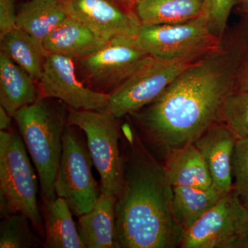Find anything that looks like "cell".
<instances>
[{
    "instance_id": "6da1fadb",
    "label": "cell",
    "mask_w": 248,
    "mask_h": 248,
    "mask_svg": "<svg viewBox=\"0 0 248 248\" xmlns=\"http://www.w3.org/2000/svg\"><path fill=\"white\" fill-rule=\"evenodd\" d=\"M248 48V18L179 75L159 97L132 114L147 138L169 152L195 143L236 91Z\"/></svg>"
},
{
    "instance_id": "7a4b0ae2",
    "label": "cell",
    "mask_w": 248,
    "mask_h": 248,
    "mask_svg": "<svg viewBox=\"0 0 248 248\" xmlns=\"http://www.w3.org/2000/svg\"><path fill=\"white\" fill-rule=\"evenodd\" d=\"M128 138L123 159L124 186L115 205V248H170L180 246L184 231L172 211V186L159 164Z\"/></svg>"
},
{
    "instance_id": "3957f363",
    "label": "cell",
    "mask_w": 248,
    "mask_h": 248,
    "mask_svg": "<svg viewBox=\"0 0 248 248\" xmlns=\"http://www.w3.org/2000/svg\"><path fill=\"white\" fill-rule=\"evenodd\" d=\"M40 97L15 114L14 120L35 165L42 203L55 200V182L62 153V138L68 124L64 103Z\"/></svg>"
},
{
    "instance_id": "277c9868",
    "label": "cell",
    "mask_w": 248,
    "mask_h": 248,
    "mask_svg": "<svg viewBox=\"0 0 248 248\" xmlns=\"http://www.w3.org/2000/svg\"><path fill=\"white\" fill-rule=\"evenodd\" d=\"M37 177L20 134L12 128L0 131L1 218L22 214L45 240V224L37 205Z\"/></svg>"
},
{
    "instance_id": "5b68a950",
    "label": "cell",
    "mask_w": 248,
    "mask_h": 248,
    "mask_svg": "<svg viewBox=\"0 0 248 248\" xmlns=\"http://www.w3.org/2000/svg\"><path fill=\"white\" fill-rule=\"evenodd\" d=\"M119 120L109 112L68 108V123L86 135L93 164L100 176L101 192L117 197L124 182Z\"/></svg>"
},
{
    "instance_id": "8992f818",
    "label": "cell",
    "mask_w": 248,
    "mask_h": 248,
    "mask_svg": "<svg viewBox=\"0 0 248 248\" xmlns=\"http://www.w3.org/2000/svg\"><path fill=\"white\" fill-rule=\"evenodd\" d=\"M81 133V129L67 124L55 182L57 196L66 201L77 217L88 213L102 193L93 177L92 159Z\"/></svg>"
},
{
    "instance_id": "52a82bcc",
    "label": "cell",
    "mask_w": 248,
    "mask_h": 248,
    "mask_svg": "<svg viewBox=\"0 0 248 248\" xmlns=\"http://www.w3.org/2000/svg\"><path fill=\"white\" fill-rule=\"evenodd\" d=\"M151 58L136 37L119 35L107 41L95 53L75 61L88 88L110 94Z\"/></svg>"
},
{
    "instance_id": "ba28073f",
    "label": "cell",
    "mask_w": 248,
    "mask_h": 248,
    "mask_svg": "<svg viewBox=\"0 0 248 248\" xmlns=\"http://www.w3.org/2000/svg\"><path fill=\"white\" fill-rule=\"evenodd\" d=\"M184 248H248V210L234 190L184 232Z\"/></svg>"
},
{
    "instance_id": "9c48e42d",
    "label": "cell",
    "mask_w": 248,
    "mask_h": 248,
    "mask_svg": "<svg viewBox=\"0 0 248 248\" xmlns=\"http://www.w3.org/2000/svg\"><path fill=\"white\" fill-rule=\"evenodd\" d=\"M203 55L172 60L151 58L109 94L108 112L121 119L141 110L154 102L184 70Z\"/></svg>"
},
{
    "instance_id": "30bf717a",
    "label": "cell",
    "mask_w": 248,
    "mask_h": 248,
    "mask_svg": "<svg viewBox=\"0 0 248 248\" xmlns=\"http://www.w3.org/2000/svg\"><path fill=\"white\" fill-rule=\"evenodd\" d=\"M136 39L150 56L161 60L201 56L221 40L212 33L204 15L180 24L141 26Z\"/></svg>"
},
{
    "instance_id": "8fae6325",
    "label": "cell",
    "mask_w": 248,
    "mask_h": 248,
    "mask_svg": "<svg viewBox=\"0 0 248 248\" xmlns=\"http://www.w3.org/2000/svg\"><path fill=\"white\" fill-rule=\"evenodd\" d=\"M75 60L48 54L37 81L40 97L61 101L75 110L108 112L109 94L90 89L80 80Z\"/></svg>"
},
{
    "instance_id": "7c38bea8",
    "label": "cell",
    "mask_w": 248,
    "mask_h": 248,
    "mask_svg": "<svg viewBox=\"0 0 248 248\" xmlns=\"http://www.w3.org/2000/svg\"><path fill=\"white\" fill-rule=\"evenodd\" d=\"M70 16L91 28L106 42L119 35L137 37L141 27L136 13L117 0H66Z\"/></svg>"
},
{
    "instance_id": "4fadbf2b",
    "label": "cell",
    "mask_w": 248,
    "mask_h": 248,
    "mask_svg": "<svg viewBox=\"0 0 248 248\" xmlns=\"http://www.w3.org/2000/svg\"><path fill=\"white\" fill-rule=\"evenodd\" d=\"M238 139L222 122L212 125L195 142L208 166L213 185L223 193L233 190V153Z\"/></svg>"
},
{
    "instance_id": "5bb4252c",
    "label": "cell",
    "mask_w": 248,
    "mask_h": 248,
    "mask_svg": "<svg viewBox=\"0 0 248 248\" xmlns=\"http://www.w3.org/2000/svg\"><path fill=\"white\" fill-rule=\"evenodd\" d=\"M106 42L91 28L70 16L46 39L43 46L48 54L76 60L95 53Z\"/></svg>"
},
{
    "instance_id": "9a60e30c",
    "label": "cell",
    "mask_w": 248,
    "mask_h": 248,
    "mask_svg": "<svg viewBox=\"0 0 248 248\" xmlns=\"http://www.w3.org/2000/svg\"><path fill=\"white\" fill-rule=\"evenodd\" d=\"M117 196L101 193L88 213L78 217V227L85 248H115Z\"/></svg>"
},
{
    "instance_id": "2e32d148",
    "label": "cell",
    "mask_w": 248,
    "mask_h": 248,
    "mask_svg": "<svg viewBox=\"0 0 248 248\" xmlns=\"http://www.w3.org/2000/svg\"><path fill=\"white\" fill-rule=\"evenodd\" d=\"M37 81L0 52V105L14 117L23 107L40 97Z\"/></svg>"
},
{
    "instance_id": "e0dca14e",
    "label": "cell",
    "mask_w": 248,
    "mask_h": 248,
    "mask_svg": "<svg viewBox=\"0 0 248 248\" xmlns=\"http://www.w3.org/2000/svg\"><path fill=\"white\" fill-rule=\"evenodd\" d=\"M70 17L66 0H28L17 13V27L43 46L55 29Z\"/></svg>"
},
{
    "instance_id": "ac0fdd59",
    "label": "cell",
    "mask_w": 248,
    "mask_h": 248,
    "mask_svg": "<svg viewBox=\"0 0 248 248\" xmlns=\"http://www.w3.org/2000/svg\"><path fill=\"white\" fill-rule=\"evenodd\" d=\"M171 186L208 188L213 186L208 166L195 143L170 151L164 166Z\"/></svg>"
},
{
    "instance_id": "d6986e66",
    "label": "cell",
    "mask_w": 248,
    "mask_h": 248,
    "mask_svg": "<svg viewBox=\"0 0 248 248\" xmlns=\"http://www.w3.org/2000/svg\"><path fill=\"white\" fill-rule=\"evenodd\" d=\"M46 248H85L80 238L73 213L64 199L44 202Z\"/></svg>"
},
{
    "instance_id": "ffe728a7",
    "label": "cell",
    "mask_w": 248,
    "mask_h": 248,
    "mask_svg": "<svg viewBox=\"0 0 248 248\" xmlns=\"http://www.w3.org/2000/svg\"><path fill=\"white\" fill-rule=\"evenodd\" d=\"M204 0H138L141 26L180 24L203 16Z\"/></svg>"
},
{
    "instance_id": "44dd1931",
    "label": "cell",
    "mask_w": 248,
    "mask_h": 248,
    "mask_svg": "<svg viewBox=\"0 0 248 248\" xmlns=\"http://www.w3.org/2000/svg\"><path fill=\"white\" fill-rule=\"evenodd\" d=\"M224 195L214 185L208 188L173 186L172 211L178 225L185 232Z\"/></svg>"
},
{
    "instance_id": "7402d4cb",
    "label": "cell",
    "mask_w": 248,
    "mask_h": 248,
    "mask_svg": "<svg viewBox=\"0 0 248 248\" xmlns=\"http://www.w3.org/2000/svg\"><path fill=\"white\" fill-rule=\"evenodd\" d=\"M0 50L38 81L48 53L25 31L16 27L0 35Z\"/></svg>"
},
{
    "instance_id": "603a6c76",
    "label": "cell",
    "mask_w": 248,
    "mask_h": 248,
    "mask_svg": "<svg viewBox=\"0 0 248 248\" xmlns=\"http://www.w3.org/2000/svg\"><path fill=\"white\" fill-rule=\"evenodd\" d=\"M29 218L22 214H12L1 218L0 224V248H45V241L31 228Z\"/></svg>"
},
{
    "instance_id": "cb8c5ba5",
    "label": "cell",
    "mask_w": 248,
    "mask_h": 248,
    "mask_svg": "<svg viewBox=\"0 0 248 248\" xmlns=\"http://www.w3.org/2000/svg\"><path fill=\"white\" fill-rule=\"evenodd\" d=\"M221 122L238 140L248 138V91H236L228 97L222 108Z\"/></svg>"
},
{
    "instance_id": "d4e9b609",
    "label": "cell",
    "mask_w": 248,
    "mask_h": 248,
    "mask_svg": "<svg viewBox=\"0 0 248 248\" xmlns=\"http://www.w3.org/2000/svg\"><path fill=\"white\" fill-rule=\"evenodd\" d=\"M233 190L244 203L248 202V138L235 145L232 162Z\"/></svg>"
},
{
    "instance_id": "484cf974",
    "label": "cell",
    "mask_w": 248,
    "mask_h": 248,
    "mask_svg": "<svg viewBox=\"0 0 248 248\" xmlns=\"http://www.w3.org/2000/svg\"><path fill=\"white\" fill-rule=\"evenodd\" d=\"M240 0H204L203 15L209 29L217 38H223L232 11Z\"/></svg>"
},
{
    "instance_id": "4316f807",
    "label": "cell",
    "mask_w": 248,
    "mask_h": 248,
    "mask_svg": "<svg viewBox=\"0 0 248 248\" xmlns=\"http://www.w3.org/2000/svg\"><path fill=\"white\" fill-rule=\"evenodd\" d=\"M15 0H0V35L17 27Z\"/></svg>"
},
{
    "instance_id": "83f0119b",
    "label": "cell",
    "mask_w": 248,
    "mask_h": 248,
    "mask_svg": "<svg viewBox=\"0 0 248 248\" xmlns=\"http://www.w3.org/2000/svg\"><path fill=\"white\" fill-rule=\"evenodd\" d=\"M236 91H248V48L240 68Z\"/></svg>"
},
{
    "instance_id": "f1b7e54d",
    "label": "cell",
    "mask_w": 248,
    "mask_h": 248,
    "mask_svg": "<svg viewBox=\"0 0 248 248\" xmlns=\"http://www.w3.org/2000/svg\"><path fill=\"white\" fill-rule=\"evenodd\" d=\"M12 117L4 108L0 106V131H8L11 129Z\"/></svg>"
},
{
    "instance_id": "f546056e",
    "label": "cell",
    "mask_w": 248,
    "mask_h": 248,
    "mask_svg": "<svg viewBox=\"0 0 248 248\" xmlns=\"http://www.w3.org/2000/svg\"><path fill=\"white\" fill-rule=\"evenodd\" d=\"M117 1L128 9L135 11V6L138 2V0H117Z\"/></svg>"
},
{
    "instance_id": "4dcf8cb0",
    "label": "cell",
    "mask_w": 248,
    "mask_h": 248,
    "mask_svg": "<svg viewBox=\"0 0 248 248\" xmlns=\"http://www.w3.org/2000/svg\"><path fill=\"white\" fill-rule=\"evenodd\" d=\"M241 3V8L243 11L246 14V17L248 18V0H240Z\"/></svg>"
},
{
    "instance_id": "1f68e13d",
    "label": "cell",
    "mask_w": 248,
    "mask_h": 248,
    "mask_svg": "<svg viewBox=\"0 0 248 248\" xmlns=\"http://www.w3.org/2000/svg\"><path fill=\"white\" fill-rule=\"evenodd\" d=\"M245 205H246V208H247L248 210V202H246V203H245Z\"/></svg>"
}]
</instances>
